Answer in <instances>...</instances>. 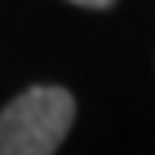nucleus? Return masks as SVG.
I'll return each mask as SVG.
<instances>
[{"instance_id": "nucleus-1", "label": "nucleus", "mask_w": 155, "mask_h": 155, "mask_svg": "<svg viewBox=\"0 0 155 155\" xmlns=\"http://www.w3.org/2000/svg\"><path fill=\"white\" fill-rule=\"evenodd\" d=\"M76 119L63 86H30L0 112V155H56Z\"/></svg>"}, {"instance_id": "nucleus-2", "label": "nucleus", "mask_w": 155, "mask_h": 155, "mask_svg": "<svg viewBox=\"0 0 155 155\" xmlns=\"http://www.w3.org/2000/svg\"><path fill=\"white\" fill-rule=\"evenodd\" d=\"M69 3L86 7V10H109V7H116V0H69Z\"/></svg>"}]
</instances>
